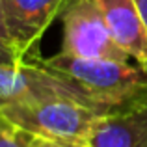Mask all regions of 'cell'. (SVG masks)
Here are the masks:
<instances>
[{"mask_svg": "<svg viewBox=\"0 0 147 147\" xmlns=\"http://www.w3.org/2000/svg\"><path fill=\"white\" fill-rule=\"evenodd\" d=\"M30 61H36L82 102L102 114L125 106L147 93V71L138 63L75 58L63 52L49 60L37 56Z\"/></svg>", "mask_w": 147, "mask_h": 147, "instance_id": "6da1fadb", "label": "cell"}, {"mask_svg": "<svg viewBox=\"0 0 147 147\" xmlns=\"http://www.w3.org/2000/svg\"><path fill=\"white\" fill-rule=\"evenodd\" d=\"M0 114L36 138L69 144H84L97 119L106 115L71 97L22 100L0 108Z\"/></svg>", "mask_w": 147, "mask_h": 147, "instance_id": "7a4b0ae2", "label": "cell"}, {"mask_svg": "<svg viewBox=\"0 0 147 147\" xmlns=\"http://www.w3.org/2000/svg\"><path fill=\"white\" fill-rule=\"evenodd\" d=\"M61 19L63 54L90 60H132L112 37L95 0H65Z\"/></svg>", "mask_w": 147, "mask_h": 147, "instance_id": "3957f363", "label": "cell"}, {"mask_svg": "<svg viewBox=\"0 0 147 147\" xmlns=\"http://www.w3.org/2000/svg\"><path fill=\"white\" fill-rule=\"evenodd\" d=\"M65 0H2L11 47L22 61L39 56V39Z\"/></svg>", "mask_w": 147, "mask_h": 147, "instance_id": "277c9868", "label": "cell"}, {"mask_svg": "<svg viewBox=\"0 0 147 147\" xmlns=\"http://www.w3.org/2000/svg\"><path fill=\"white\" fill-rule=\"evenodd\" d=\"M86 147H147V93L97 119Z\"/></svg>", "mask_w": 147, "mask_h": 147, "instance_id": "5b68a950", "label": "cell"}, {"mask_svg": "<svg viewBox=\"0 0 147 147\" xmlns=\"http://www.w3.org/2000/svg\"><path fill=\"white\" fill-rule=\"evenodd\" d=\"M49 97H71L80 100L58 78H54L45 69H41L36 61H24L17 65L0 63V108L7 104L22 102V100Z\"/></svg>", "mask_w": 147, "mask_h": 147, "instance_id": "8992f818", "label": "cell"}, {"mask_svg": "<svg viewBox=\"0 0 147 147\" xmlns=\"http://www.w3.org/2000/svg\"><path fill=\"white\" fill-rule=\"evenodd\" d=\"M95 4L115 43L147 71V32L136 0H95Z\"/></svg>", "mask_w": 147, "mask_h": 147, "instance_id": "52a82bcc", "label": "cell"}, {"mask_svg": "<svg viewBox=\"0 0 147 147\" xmlns=\"http://www.w3.org/2000/svg\"><path fill=\"white\" fill-rule=\"evenodd\" d=\"M36 136L15 127L0 114V147H32Z\"/></svg>", "mask_w": 147, "mask_h": 147, "instance_id": "ba28073f", "label": "cell"}, {"mask_svg": "<svg viewBox=\"0 0 147 147\" xmlns=\"http://www.w3.org/2000/svg\"><path fill=\"white\" fill-rule=\"evenodd\" d=\"M0 63H11V65L24 63V61L19 58L17 50H15L13 47H9L2 37H0Z\"/></svg>", "mask_w": 147, "mask_h": 147, "instance_id": "9c48e42d", "label": "cell"}, {"mask_svg": "<svg viewBox=\"0 0 147 147\" xmlns=\"http://www.w3.org/2000/svg\"><path fill=\"white\" fill-rule=\"evenodd\" d=\"M41 147H86L84 144H69V142H52L41 138Z\"/></svg>", "mask_w": 147, "mask_h": 147, "instance_id": "30bf717a", "label": "cell"}, {"mask_svg": "<svg viewBox=\"0 0 147 147\" xmlns=\"http://www.w3.org/2000/svg\"><path fill=\"white\" fill-rule=\"evenodd\" d=\"M0 37L6 41L7 45L11 47V41L9 36H7V28H6V22H4V9H2V0H0Z\"/></svg>", "mask_w": 147, "mask_h": 147, "instance_id": "8fae6325", "label": "cell"}, {"mask_svg": "<svg viewBox=\"0 0 147 147\" xmlns=\"http://www.w3.org/2000/svg\"><path fill=\"white\" fill-rule=\"evenodd\" d=\"M136 6H138V11L142 15V21H144L145 32H147V0H136Z\"/></svg>", "mask_w": 147, "mask_h": 147, "instance_id": "7c38bea8", "label": "cell"}, {"mask_svg": "<svg viewBox=\"0 0 147 147\" xmlns=\"http://www.w3.org/2000/svg\"><path fill=\"white\" fill-rule=\"evenodd\" d=\"M32 147H41V138H36L34 144H32Z\"/></svg>", "mask_w": 147, "mask_h": 147, "instance_id": "4fadbf2b", "label": "cell"}]
</instances>
